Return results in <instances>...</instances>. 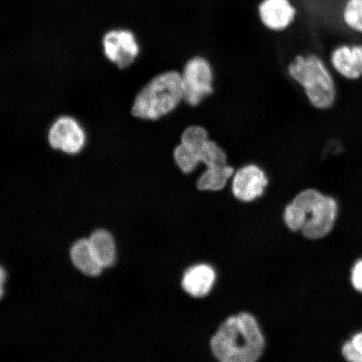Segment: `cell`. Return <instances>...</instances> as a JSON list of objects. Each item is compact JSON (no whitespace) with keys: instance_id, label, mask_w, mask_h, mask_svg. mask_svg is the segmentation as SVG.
<instances>
[{"instance_id":"1","label":"cell","mask_w":362,"mask_h":362,"mask_svg":"<svg viewBox=\"0 0 362 362\" xmlns=\"http://www.w3.org/2000/svg\"><path fill=\"white\" fill-rule=\"evenodd\" d=\"M264 347L259 324L247 313L230 317L211 341L212 353L223 362H255L260 358Z\"/></svg>"},{"instance_id":"2","label":"cell","mask_w":362,"mask_h":362,"mask_svg":"<svg viewBox=\"0 0 362 362\" xmlns=\"http://www.w3.org/2000/svg\"><path fill=\"white\" fill-rule=\"evenodd\" d=\"M337 204L332 197L308 189L294 198L284 211V221L293 232L302 230L310 239H319L332 229Z\"/></svg>"},{"instance_id":"3","label":"cell","mask_w":362,"mask_h":362,"mask_svg":"<svg viewBox=\"0 0 362 362\" xmlns=\"http://www.w3.org/2000/svg\"><path fill=\"white\" fill-rule=\"evenodd\" d=\"M183 102L180 72L167 71L148 81L134 99L132 115L143 120H158Z\"/></svg>"},{"instance_id":"4","label":"cell","mask_w":362,"mask_h":362,"mask_svg":"<svg viewBox=\"0 0 362 362\" xmlns=\"http://www.w3.org/2000/svg\"><path fill=\"white\" fill-rule=\"evenodd\" d=\"M173 157L175 165L185 174L192 173L201 164L206 168L228 164V153L210 139L207 130L200 125H191L183 131Z\"/></svg>"},{"instance_id":"5","label":"cell","mask_w":362,"mask_h":362,"mask_svg":"<svg viewBox=\"0 0 362 362\" xmlns=\"http://www.w3.org/2000/svg\"><path fill=\"white\" fill-rule=\"evenodd\" d=\"M288 75L300 84L309 101L318 110H328L336 101L334 79L327 66L315 55H298L289 63Z\"/></svg>"},{"instance_id":"6","label":"cell","mask_w":362,"mask_h":362,"mask_svg":"<svg viewBox=\"0 0 362 362\" xmlns=\"http://www.w3.org/2000/svg\"><path fill=\"white\" fill-rule=\"evenodd\" d=\"M180 75L183 102L187 105L197 107L214 93V71L206 58L194 57L189 59Z\"/></svg>"},{"instance_id":"7","label":"cell","mask_w":362,"mask_h":362,"mask_svg":"<svg viewBox=\"0 0 362 362\" xmlns=\"http://www.w3.org/2000/svg\"><path fill=\"white\" fill-rule=\"evenodd\" d=\"M48 139L53 148L75 155L83 148L86 134L83 127L74 117L63 116L54 122L49 130Z\"/></svg>"},{"instance_id":"8","label":"cell","mask_w":362,"mask_h":362,"mask_svg":"<svg viewBox=\"0 0 362 362\" xmlns=\"http://www.w3.org/2000/svg\"><path fill=\"white\" fill-rule=\"evenodd\" d=\"M104 52L110 60L120 68L129 66L139 54V45L132 31L113 30L104 35Z\"/></svg>"},{"instance_id":"9","label":"cell","mask_w":362,"mask_h":362,"mask_svg":"<svg viewBox=\"0 0 362 362\" xmlns=\"http://www.w3.org/2000/svg\"><path fill=\"white\" fill-rule=\"evenodd\" d=\"M257 12L262 25L274 33L288 29L297 16V8L292 0H260Z\"/></svg>"},{"instance_id":"10","label":"cell","mask_w":362,"mask_h":362,"mask_svg":"<svg viewBox=\"0 0 362 362\" xmlns=\"http://www.w3.org/2000/svg\"><path fill=\"white\" fill-rule=\"evenodd\" d=\"M269 180L265 172L257 165H247L233 175L232 189L238 200L250 202L262 197L268 187Z\"/></svg>"},{"instance_id":"11","label":"cell","mask_w":362,"mask_h":362,"mask_svg":"<svg viewBox=\"0 0 362 362\" xmlns=\"http://www.w3.org/2000/svg\"><path fill=\"white\" fill-rule=\"evenodd\" d=\"M332 63L344 78L356 80L362 76V45H341L334 49Z\"/></svg>"},{"instance_id":"12","label":"cell","mask_w":362,"mask_h":362,"mask_svg":"<svg viewBox=\"0 0 362 362\" xmlns=\"http://www.w3.org/2000/svg\"><path fill=\"white\" fill-rule=\"evenodd\" d=\"M216 273L207 264H199L185 271L182 279L184 291L194 298L205 297L214 286Z\"/></svg>"},{"instance_id":"13","label":"cell","mask_w":362,"mask_h":362,"mask_svg":"<svg viewBox=\"0 0 362 362\" xmlns=\"http://www.w3.org/2000/svg\"><path fill=\"white\" fill-rule=\"evenodd\" d=\"M89 244L95 259L103 269L110 268L116 261L115 239L106 230L98 229L90 235Z\"/></svg>"},{"instance_id":"14","label":"cell","mask_w":362,"mask_h":362,"mask_svg":"<svg viewBox=\"0 0 362 362\" xmlns=\"http://www.w3.org/2000/svg\"><path fill=\"white\" fill-rule=\"evenodd\" d=\"M71 259L76 269L90 277H96L102 273L103 268L99 265L90 247L88 239H81L71 248Z\"/></svg>"},{"instance_id":"15","label":"cell","mask_w":362,"mask_h":362,"mask_svg":"<svg viewBox=\"0 0 362 362\" xmlns=\"http://www.w3.org/2000/svg\"><path fill=\"white\" fill-rule=\"evenodd\" d=\"M235 170L228 165L206 168L197 180V187L202 192H218L225 188Z\"/></svg>"},{"instance_id":"16","label":"cell","mask_w":362,"mask_h":362,"mask_svg":"<svg viewBox=\"0 0 362 362\" xmlns=\"http://www.w3.org/2000/svg\"><path fill=\"white\" fill-rule=\"evenodd\" d=\"M342 19L348 28L362 34V0H346L343 7Z\"/></svg>"},{"instance_id":"17","label":"cell","mask_w":362,"mask_h":362,"mask_svg":"<svg viewBox=\"0 0 362 362\" xmlns=\"http://www.w3.org/2000/svg\"><path fill=\"white\" fill-rule=\"evenodd\" d=\"M342 353L347 361L362 362V333L356 334L344 345Z\"/></svg>"},{"instance_id":"18","label":"cell","mask_w":362,"mask_h":362,"mask_svg":"<svg viewBox=\"0 0 362 362\" xmlns=\"http://www.w3.org/2000/svg\"><path fill=\"white\" fill-rule=\"evenodd\" d=\"M351 282L356 291L362 293V259L357 262L352 269Z\"/></svg>"},{"instance_id":"19","label":"cell","mask_w":362,"mask_h":362,"mask_svg":"<svg viewBox=\"0 0 362 362\" xmlns=\"http://www.w3.org/2000/svg\"><path fill=\"white\" fill-rule=\"evenodd\" d=\"M6 270L2 267H0V300L4 296V285L6 281Z\"/></svg>"}]
</instances>
